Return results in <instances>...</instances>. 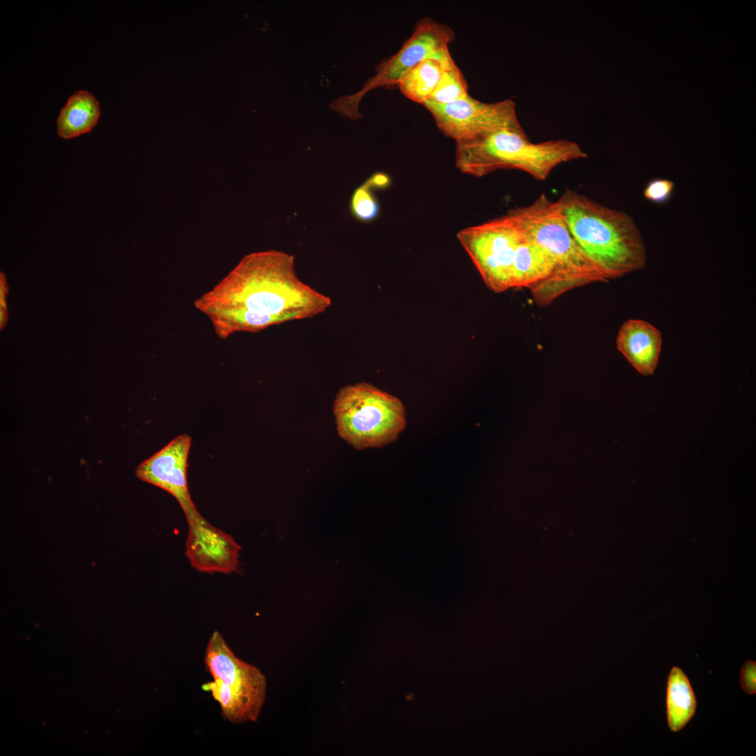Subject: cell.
Listing matches in <instances>:
<instances>
[{
  "label": "cell",
  "instance_id": "cell-1",
  "mask_svg": "<svg viewBox=\"0 0 756 756\" xmlns=\"http://www.w3.org/2000/svg\"><path fill=\"white\" fill-rule=\"evenodd\" d=\"M294 261V255L282 251L251 254L202 296L196 307L209 316L222 337L325 312L331 298L302 281Z\"/></svg>",
  "mask_w": 756,
  "mask_h": 756
},
{
  "label": "cell",
  "instance_id": "cell-2",
  "mask_svg": "<svg viewBox=\"0 0 756 756\" xmlns=\"http://www.w3.org/2000/svg\"><path fill=\"white\" fill-rule=\"evenodd\" d=\"M556 203L575 241L608 280L645 267L646 251L640 232L626 213L570 189Z\"/></svg>",
  "mask_w": 756,
  "mask_h": 756
},
{
  "label": "cell",
  "instance_id": "cell-3",
  "mask_svg": "<svg viewBox=\"0 0 756 756\" xmlns=\"http://www.w3.org/2000/svg\"><path fill=\"white\" fill-rule=\"evenodd\" d=\"M507 214L524 234L547 252L553 262L552 274L531 289L540 306L551 303L570 289L608 281L571 235L556 201L542 194L531 204L512 209Z\"/></svg>",
  "mask_w": 756,
  "mask_h": 756
},
{
  "label": "cell",
  "instance_id": "cell-4",
  "mask_svg": "<svg viewBox=\"0 0 756 756\" xmlns=\"http://www.w3.org/2000/svg\"><path fill=\"white\" fill-rule=\"evenodd\" d=\"M587 156L580 145L571 141L533 143L524 130H500L456 143L455 164L462 173L475 177L497 169H515L542 181L560 164Z\"/></svg>",
  "mask_w": 756,
  "mask_h": 756
},
{
  "label": "cell",
  "instance_id": "cell-5",
  "mask_svg": "<svg viewBox=\"0 0 756 756\" xmlns=\"http://www.w3.org/2000/svg\"><path fill=\"white\" fill-rule=\"evenodd\" d=\"M333 412L339 436L356 449L391 443L406 425L402 402L366 382L342 387Z\"/></svg>",
  "mask_w": 756,
  "mask_h": 756
},
{
  "label": "cell",
  "instance_id": "cell-6",
  "mask_svg": "<svg viewBox=\"0 0 756 756\" xmlns=\"http://www.w3.org/2000/svg\"><path fill=\"white\" fill-rule=\"evenodd\" d=\"M487 287L496 293L512 288L515 251L522 233L507 215L457 233Z\"/></svg>",
  "mask_w": 756,
  "mask_h": 756
},
{
  "label": "cell",
  "instance_id": "cell-7",
  "mask_svg": "<svg viewBox=\"0 0 756 756\" xmlns=\"http://www.w3.org/2000/svg\"><path fill=\"white\" fill-rule=\"evenodd\" d=\"M454 33L447 24L430 18L420 20L410 37L392 57L379 65L375 75L358 92L335 100L331 108L341 115L358 118V104L369 91L377 88L397 86L402 78L423 59L449 47Z\"/></svg>",
  "mask_w": 756,
  "mask_h": 756
},
{
  "label": "cell",
  "instance_id": "cell-8",
  "mask_svg": "<svg viewBox=\"0 0 756 756\" xmlns=\"http://www.w3.org/2000/svg\"><path fill=\"white\" fill-rule=\"evenodd\" d=\"M422 105L431 113L442 133L456 143L500 130H524L516 104L509 99L486 103L468 94L449 104L428 101Z\"/></svg>",
  "mask_w": 756,
  "mask_h": 756
},
{
  "label": "cell",
  "instance_id": "cell-9",
  "mask_svg": "<svg viewBox=\"0 0 756 756\" xmlns=\"http://www.w3.org/2000/svg\"><path fill=\"white\" fill-rule=\"evenodd\" d=\"M191 443L188 435H179L141 463L136 470L138 479L156 486L174 497L187 522L202 517L191 498L188 484V461Z\"/></svg>",
  "mask_w": 756,
  "mask_h": 756
},
{
  "label": "cell",
  "instance_id": "cell-10",
  "mask_svg": "<svg viewBox=\"0 0 756 756\" xmlns=\"http://www.w3.org/2000/svg\"><path fill=\"white\" fill-rule=\"evenodd\" d=\"M186 555L200 572L230 574L239 570L240 545L202 516L188 522Z\"/></svg>",
  "mask_w": 756,
  "mask_h": 756
},
{
  "label": "cell",
  "instance_id": "cell-11",
  "mask_svg": "<svg viewBox=\"0 0 756 756\" xmlns=\"http://www.w3.org/2000/svg\"><path fill=\"white\" fill-rule=\"evenodd\" d=\"M204 660L214 679L221 680L263 706L267 690L265 676L260 669L236 657L219 631L211 634Z\"/></svg>",
  "mask_w": 756,
  "mask_h": 756
},
{
  "label": "cell",
  "instance_id": "cell-12",
  "mask_svg": "<svg viewBox=\"0 0 756 756\" xmlns=\"http://www.w3.org/2000/svg\"><path fill=\"white\" fill-rule=\"evenodd\" d=\"M662 343L661 332L649 322L629 319L620 328L617 349L641 374L654 373L658 364Z\"/></svg>",
  "mask_w": 756,
  "mask_h": 756
},
{
  "label": "cell",
  "instance_id": "cell-13",
  "mask_svg": "<svg viewBox=\"0 0 756 756\" xmlns=\"http://www.w3.org/2000/svg\"><path fill=\"white\" fill-rule=\"evenodd\" d=\"M448 48L423 59L402 78L397 86L407 98L421 104L429 100L452 59Z\"/></svg>",
  "mask_w": 756,
  "mask_h": 756
},
{
  "label": "cell",
  "instance_id": "cell-14",
  "mask_svg": "<svg viewBox=\"0 0 756 756\" xmlns=\"http://www.w3.org/2000/svg\"><path fill=\"white\" fill-rule=\"evenodd\" d=\"M553 270V262L547 252L522 233L513 260L512 288L531 290L545 281Z\"/></svg>",
  "mask_w": 756,
  "mask_h": 756
},
{
  "label": "cell",
  "instance_id": "cell-15",
  "mask_svg": "<svg viewBox=\"0 0 756 756\" xmlns=\"http://www.w3.org/2000/svg\"><path fill=\"white\" fill-rule=\"evenodd\" d=\"M101 111L95 97L86 90L74 92L60 111L57 120L58 135L70 139L90 132L97 123Z\"/></svg>",
  "mask_w": 756,
  "mask_h": 756
},
{
  "label": "cell",
  "instance_id": "cell-16",
  "mask_svg": "<svg viewBox=\"0 0 756 756\" xmlns=\"http://www.w3.org/2000/svg\"><path fill=\"white\" fill-rule=\"evenodd\" d=\"M666 706L668 725L673 732L682 729L696 713L695 694L688 677L678 666L672 667L668 676Z\"/></svg>",
  "mask_w": 756,
  "mask_h": 756
},
{
  "label": "cell",
  "instance_id": "cell-17",
  "mask_svg": "<svg viewBox=\"0 0 756 756\" xmlns=\"http://www.w3.org/2000/svg\"><path fill=\"white\" fill-rule=\"evenodd\" d=\"M202 689L211 693L221 709L222 715L234 724L255 722L262 706L218 679L204 683Z\"/></svg>",
  "mask_w": 756,
  "mask_h": 756
},
{
  "label": "cell",
  "instance_id": "cell-18",
  "mask_svg": "<svg viewBox=\"0 0 756 756\" xmlns=\"http://www.w3.org/2000/svg\"><path fill=\"white\" fill-rule=\"evenodd\" d=\"M468 94L466 80L452 58L445 66L440 80L428 101L449 104Z\"/></svg>",
  "mask_w": 756,
  "mask_h": 756
},
{
  "label": "cell",
  "instance_id": "cell-19",
  "mask_svg": "<svg viewBox=\"0 0 756 756\" xmlns=\"http://www.w3.org/2000/svg\"><path fill=\"white\" fill-rule=\"evenodd\" d=\"M371 190L364 183L354 190L350 199V212L360 222H371L378 217L380 212L379 202Z\"/></svg>",
  "mask_w": 756,
  "mask_h": 756
},
{
  "label": "cell",
  "instance_id": "cell-20",
  "mask_svg": "<svg viewBox=\"0 0 756 756\" xmlns=\"http://www.w3.org/2000/svg\"><path fill=\"white\" fill-rule=\"evenodd\" d=\"M675 183L666 178H654L646 184L643 190L645 198L655 204H664L672 197Z\"/></svg>",
  "mask_w": 756,
  "mask_h": 756
},
{
  "label": "cell",
  "instance_id": "cell-21",
  "mask_svg": "<svg viewBox=\"0 0 756 756\" xmlns=\"http://www.w3.org/2000/svg\"><path fill=\"white\" fill-rule=\"evenodd\" d=\"M756 662L746 660L742 665L740 672V685L744 692L748 694L756 693Z\"/></svg>",
  "mask_w": 756,
  "mask_h": 756
},
{
  "label": "cell",
  "instance_id": "cell-22",
  "mask_svg": "<svg viewBox=\"0 0 756 756\" xmlns=\"http://www.w3.org/2000/svg\"><path fill=\"white\" fill-rule=\"evenodd\" d=\"M365 183L372 189H385L391 183L390 177L385 173L377 172L370 176Z\"/></svg>",
  "mask_w": 756,
  "mask_h": 756
}]
</instances>
